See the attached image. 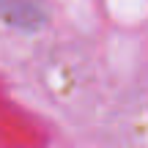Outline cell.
<instances>
[{
    "label": "cell",
    "mask_w": 148,
    "mask_h": 148,
    "mask_svg": "<svg viewBox=\"0 0 148 148\" xmlns=\"http://www.w3.org/2000/svg\"><path fill=\"white\" fill-rule=\"evenodd\" d=\"M0 14L11 25L33 30L44 22V3L41 0H0Z\"/></svg>",
    "instance_id": "1"
}]
</instances>
